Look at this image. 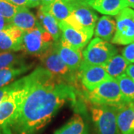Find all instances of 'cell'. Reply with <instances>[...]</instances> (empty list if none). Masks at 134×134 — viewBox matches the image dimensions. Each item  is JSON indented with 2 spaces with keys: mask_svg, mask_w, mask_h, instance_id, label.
I'll return each mask as SVG.
<instances>
[{
  "mask_svg": "<svg viewBox=\"0 0 134 134\" xmlns=\"http://www.w3.org/2000/svg\"><path fill=\"white\" fill-rule=\"evenodd\" d=\"M75 88L45 73L31 89L13 128L17 134H34L43 128L67 101L75 102Z\"/></svg>",
  "mask_w": 134,
  "mask_h": 134,
  "instance_id": "1",
  "label": "cell"
},
{
  "mask_svg": "<svg viewBox=\"0 0 134 134\" xmlns=\"http://www.w3.org/2000/svg\"><path fill=\"white\" fill-rule=\"evenodd\" d=\"M46 72L45 68L38 67L29 75L10 83V90L0 103V128L6 134H10V128L18 119L31 89Z\"/></svg>",
  "mask_w": 134,
  "mask_h": 134,
  "instance_id": "2",
  "label": "cell"
},
{
  "mask_svg": "<svg viewBox=\"0 0 134 134\" xmlns=\"http://www.w3.org/2000/svg\"><path fill=\"white\" fill-rule=\"evenodd\" d=\"M90 102L93 105L112 106L119 107L127 104L116 79L110 78L86 92Z\"/></svg>",
  "mask_w": 134,
  "mask_h": 134,
  "instance_id": "3",
  "label": "cell"
},
{
  "mask_svg": "<svg viewBox=\"0 0 134 134\" xmlns=\"http://www.w3.org/2000/svg\"><path fill=\"white\" fill-rule=\"evenodd\" d=\"M39 58L45 66V69H47L55 78L70 85H72V83L75 81L77 72H72L63 62L58 53L56 41H54Z\"/></svg>",
  "mask_w": 134,
  "mask_h": 134,
  "instance_id": "4",
  "label": "cell"
},
{
  "mask_svg": "<svg viewBox=\"0 0 134 134\" xmlns=\"http://www.w3.org/2000/svg\"><path fill=\"white\" fill-rule=\"evenodd\" d=\"M118 107L92 105V119L97 134H120L117 124Z\"/></svg>",
  "mask_w": 134,
  "mask_h": 134,
  "instance_id": "5",
  "label": "cell"
},
{
  "mask_svg": "<svg viewBox=\"0 0 134 134\" xmlns=\"http://www.w3.org/2000/svg\"><path fill=\"white\" fill-rule=\"evenodd\" d=\"M117 53V48L107 41L96 37L83 50V61L104 66Z\"/></svg>",
  "mask_w": 134,
  "mask_h": 134,
  "instance_id": "6",
  "label": "cell"
},
{
  "mask_svg": "<svg viewBox=\"0 0 134 134\" xmlns=\"http://www.w3.org/2000/svg\"><path fill=\"white\" fill-rule=\"evenodd\" d=\"M54 42V40L42 28L37 27L24 32L23 37V51L36 57H40Z\"/></svg>",
  "mask_w": 134,
  "mask_h": 134,
  "instance_id": "7",
  "label": "cell"
},
{
  "mask_svg": "<svg viewBox=\"0 0 134 134\" xmlns=\"http://www.w3.org/2000/svg\"><path fill=\"white\" fill-rule=\"evenodd\" d=\"M71 6L72 7V14L65 22L74 29L92 37L97 23L98 15L90 6L81 5Z\"/></svg>",
  "mask_w": 134,
  "mask_h": 134,
  "instance_id": "8",
  "label": "cell"
},
{
  "mask_svg": "<svg viewBox=\"0 0 134 134\" xmlns=\"http://www.w3.org/2000/svg\"><path fill=\"white\" fill-rule=\"evenodd\" d=\"M116 30L112 43L128 45L134 42V10L125 8L115 16Z\"/></svg>",
  "mask_w": 134,
  "mask_h": 134,
  "instance_id": "9",
  "label": "cell"
},
{
  "mask_svg": "<svg viewBox=\"0 0 134 134\" xmlns=\"http://www.w3.org/2000/svg\"><path fill=\"white\" fill-rule=\"evenodd\" d=\"M77 77L87 92L93 90L101 83L112 78L104 66L91 65L84 61L77 71Z\"/></svg>",
  "mask_w": 134,
  "mask_h": 134,
  "instance_id": "10",
  "label": "cell"
},
{
  "mask_svg": "<svg viewBox=\"0 0 134 134\" xmlns=\"http://www.w3.org/2000/svg\"><path fill=\"white\" fill-rule=\"evenodd\" d=\"M24 32L10 24L0 31V51L19 52L23 50Z\"/></svg>",
  "mask_w": 134,
  "mask_h": 134,
  "instance_id": "11",
  "label": "cell"
},
{
  "mask_svg": "<svg viewBox=\"0 0 134 134\" xmlns=\"http://www.w3.org/2000/svg\"><path fill=\"white\" fill-rule=\"evenodd\" d=\"M57 48L60 58L68 68L73 72H77L83 62L82 50L69 46L62 38L56 41Z\"/></svg>",
  "mask_w": 134,
  "mask_h": 134,
  "instance_id": "12",
  "label": "cell"
},
{
  "mask_svg": "<svg viewBox=\"0 0 134 134\" xmlns=\"http://www.w3.org/2000/svg\"><path fill=\"white\" fill-rule=\"evenodd\" d=\"M59 26L61 31V38L76 49L83 50L91 39V37L74 29L66 22L59 23Z\"/></svg>",
  "mask_w": 134,
  "mask_h": 134,
  "instance_id": "13",
  "label": "cell"
},
{
  "mask_svg": "<svg viewBox=\"0 0 134 134\" xmlns=\"http://www.w3.org/2000/svg\"><path fill=\"white\" fill-rule=\"evenodd\" d=\"M117 124L120 134H134V102L118 107Z\"/></svg>",
  "mask_w": 134,
  "mask_h": 134,
  "instance_id": "14",
  "label": "cell"
},
{
  "mask_svg": "<svg viewBox=\"0 0 134 134\" xmlns=\"http://www.w3.org/2000/svg\"><path fill=\"white\" fill-rule=\"evenodd\" d=\"M37 18L42 28L52 37L54 41L60 39L61 31L59 26V23L50 14L48 8L40 5L37 10Z\"/></svg>",
  "mask_w": 134,
  "mask_h": 134,
  "instance_id": "15",
  "label": "cell"
},
{
  "mask_svg": "<svg viewBox=\"0 0 134 134\" xmlns=\"http://www.w3.org/2000/svg\"><path fill=\"white\" fill-rule=\"evenodd\" d=\"M10 25L22 30L23 32H26L37 27L40 23L37 18L27 7H23L19 8L11 19Z\"/></svg>",
  "mask_w": 134,
  "mask_h": 134,
  "instance_id": "16",
  "label": "cell"
},
{
  "mask_svg": "<svg viewBox=\"0 0 134 134\" xmlns=\"http://www.w3.org/2000/svg\"><path fill=\"white\" fill-rule=\"evenodd\" d=\"M91 7L106 16H116L128 5L126 0H95Z\"/></svg>",
  "mask_w": 134,
  "mask_h": 134,
  "instance_id": "17",
  "label": "cell"
},
{
  "mask_svg": "<svg viewBox=\"0 0 134 134\" xmlns=\"http://www.w3.org/2000/svg\"><path fill=\"white\" fill-rule=\"evenodd\" d=\"M116 30V23L110 16H101L95 27V36L107 42L112 41Z\"/></svg>",
  "mask_w": 134,
  "mask_h": 134,
  "instance_id": "18",
  "label": "cell"
},
{
  "mask_svg": "<svg viewBox=\"0 0 134 134\" xmlns=\"http://www.w3.org/2000/svg\"><path fill=\"white\" fill-rule=\"evenodd\" d=\"M54 134H90L84 120L79 114H75L60 128L57 130Z\"/></svg>",
  "mask_w": 134,
  "mask_h": 134,
  "instance_id": "19",
  "label": "cell"
},
{
  "mask_svg": "<svg viewBox=\"0 0 134 134\" xmlns=\"http://www.w3.org/2000/svg\"><path fill=\"white\" fill-rule=\"evenodd\" d=\"M32 67L31 64H21L8 67L0 71V89L9 85L17 77L27 72Z\"/></svg>",
  "mask_w": 134,
  "mask_h": 134,
  "instance_id": "20",
  "label": "cell"
},
{
  "mask_svg": "<svg viewBox=\"0 0 134 134\" xmlns=\"http://www.w3.org/2000/svg\"><path fill=\"white\" fill-rule=\"evenodd\" d=\"M130 63L122 55L115 54L104 66L107 72L112 78L117 79L121 75L125 74Z\"/></svg>",
  "mask_w": 134,
  "mask_h": 134,
  "instance_id": "21",
  "label": "cell"
},
{
  "mask_svg": "<svg viewBox=\"0 0 134 134\" xmlns=\"http://www.w3.org/2000/svg\"><path fill=\"white\" fill-rule=\"evenodd\" d=\"M50 14L58 23L65 22L71 15L72 7L65 0H54L48 8Z\"/></svg>",
  "mask_w": 134,
  "mask_h": 134,
  "instance_id": "22",
  "label": "cell"
},
{
  "mask_svg": "<svg viewBox=\"0 0 134 134\" xmlns=\"http://www.w3.org/2000/svg\"><path fill=\"white\" fill-rule=\"evenodd\" d=\"M120 90L127 103L134 102V81L126 73L121 75L117 79Z\"/></svg>",
  "mask_w": 134,
  "mask_h": 134,
  "instance_id": "23",
  "label": "cell"
},
{
  "mask_svg": "<svg viewBox=\"0 0 134 134\" xmlns=\"http://www.w3.org/2000/svg\"><path fill=\"white\" fill-rule=\"evenodd\" d=\"M24 64V57L23 54L16 52H0V71L13 66Z\"/></svg>",
  "mask_w": 134,
  "mask_h": 134,
  "instance_id": "24",
  "label": "cell"
},
{
  "mask_svg": "<svg viewBox=\"0 0 134 134\" xmlns=\"http://www.w3.org/2000/svg\"><path fill=\"white\" fill-rule=\"evenodd\" d=\"M19 7L11 4L7 0H0V15H2L10 24V21L19 10Z\"/></svg>",
  "mask_w": 134,
  "mask_h": 134,
  "instance_id": "25",
  "label": "cell"
},
{
  "mask_svg": "<svg viewBox=\"0 0 134 134\" xmlns=\"http://www.w3.org/2000/svg\"><path fill=\"white\" fill-rule=\"evenodd\" d=\"M122 56L130 63H134V42L128 44L123 49Z\"/></svg>",
  "mask_w": 134,
  "mask_h": 134,
  "instance_id": "26",
  "label": "cell"
},
{
  "mask_svg": "<svg viewBox=\"0 0 134 134\" xmlns=\"http://www.w3.org/2000/svg\"><path fill=\"white\" fill-rule=\"evenodd\" d=\"M65 1L71 5H81L91 7L95 0H65Z\"/></svg>",
  "mask_w": 134,
  "mask_h": 134,
  "instance_id": "27",
  "label": "cell"
},
{
  "mask_svg": "<svg viewBox=\"0 0 134 134\" xmlns=\"http://www.w3.org/2000/svg\"><path fill=\"white\" fill-rule=\"evenodd\" d=\"M7 1L19 8L28 7V0H7Z\"/></svg>",
  "mask_w": 134,
  "mask_h": 134,
  "instance_id": "28",
  "label": "cell"
},
{
  "mask_svg": "<svg viewBox=\"0 0 134 134\" xmlns=\"http://www.w3.org/2000/svg\"><path fill=\"white\" fill-rule=\"evenodd\" d=\"M10 88H11V86H10V84H9L8 86L0 89V103L2 102V100H3V98H5V96L9 92V91L10 90Z\"/></svg>",
  "mask_w": 134,
  "mask_h": 134,
  "instance_id": "29",
  "label": "cell"
},
{
  "mask_svg": "<svg viewBox=\"0 0 134 134\" xmlns=\"http://www.w3.org/2000/svg\"><path fill=\"white\" fill-rule=\"evenodd\" d=\"M125 73L134 81V63H130L126 69Z\"/></svg>",
  "mask_w": 134,
  "mask_h": 134,
  "instance_id": "30",
  "label": "cell"
},
{
  "mask_svg": "<svg viewBox=\"0 0 134 134\" xmlns=\"http://www.w3.org/2000/svg\"><path fill=\"white\" fill-rule=\"evenodd\" d=\"M42 4V0H28V7L36 8L40 7Z\"/></svg>",
  "mask_w": 134,
  "mask_h": 134,
  "instance_id": "31",
  "label": "cell"
},
{
  "mask_svg": "<svg viewBox=\"0 0 134 134\" xmlns=\"http://www.w3.org/2000/svg\"><path fill=\"white\" fill-rule=\"evenodd\" d=\"M9 25V22L8 20H6L2 15H0V31L5 29V27H7L8 25Z\"/></svg>",
  "mask_w": 134,
  "mask_h": 134,
  "instance_id": "32",
  "label": "cell"
},
{
  "mask_svg": "<svg viewBox=\"0 0 134 134\" xmlns=\"http://www.w3.org/2000/svg\"><path fill=\"white\" fill-rule=\"evenodd\" d=\"M54 2V0H42V4H41V5L45 6V7H47V8H49L50 5H52Z\"/></svg>",
  "mask_w": 134,
  "mask_h": 134,
  "instance_id": "33",
  "label": "cell"
},
{
  "mask_svg": "<svg viewBox=\"0 0 134 134\" xmlns=\"http://www.w3.org/2000/svg\"><path fill=\"white\" fill-rule=\"evenodd\" d=\"M126 1H127V5H128V6L133 8L134 7V0H126Z\"/></svg>",
  "mask_w": 134,
  "mask_h": 134,
  "instance_id": "34",
  "label": "cell"
},
{
  "mask_svg": "<svg viewBox=\"0 0 134 134\" xmlns=\"http://www.w3.org/2000/svg\"><path fill=\"white\" fill-rule=\"evenodd\" d=\"M133 8H134V7H133Z\"/></svg>",
  "mask_w": 134,
  "mask_h": 134,
  "instance_id": "35",
  "label": "cell"
}]
</instances>
